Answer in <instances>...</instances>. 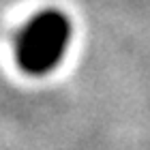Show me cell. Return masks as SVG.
<instances>
[{"instance_id": "cell-1", "label": "cell", "mask_w": 150, "mask_h": 150, "mask_svg": "<svg viewBox=\"0 0 150 150\" xmlns=\"http://www.w3.org/2000/svg\"><path fill=\"white\" fill-rule=\"evenodd\" d=\"M73 37L71 19L62 11L45 9L30 17L15 41V58L28 75H47L62 62Z\"/></svg>"}]
</instances>
